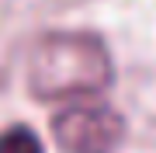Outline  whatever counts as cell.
Segmentation results:
<instances>
[{
    "mask_svg": "<svg viewBox=\"0 0 156 153\" xmlns=\"http://www.w3.org/2000/svg\"><path fill=\"white\" fill-rule=\"evenodd\" d=\"M111 84V56L90 31H52L31 49L28 87L38 101H80Z\"/></svg>",
    "mask_w": 156,
    "mask_h": 153,
    "instance_id": "cell-1",
    "label": "cell"
},
{
    "mask_svg": "<svg viewBox=\"0 0 156 153\" xmlns=\"http://www.w3.org/2000/svg\"><path fill=\"white\" fill-rule=\"evenodd\" d=\"M52 139L62 153H115L125 139V118L108 104H66L52 118Z\"/></svg>",
    "mask_w": 156,
    "mask_h": 153,
    "instance_id": "cell-2",
    "label": "cell"
},
{
    "mask_svg": "<svg viewBox=\"0 0 156 153\" xmlns=\"http://www.w3.org/2000/svg\"><path fill=\"white\" fill-rule=\"evenodd\" d=\"M0 153H42V139L28 125H14V129L0 132Z\"/></svg>",
    "mask_w": 156,
    "mask_h": 153,
    "instance_id": "cell-3",
    "label": "cell"
}]
</instances>
